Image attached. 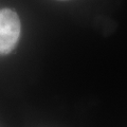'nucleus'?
<instances>
[{"label": "nucleus", "mask_w": 127, "mask_h": 127, "mask_svg": "<svg viewBox=\"0 0 127 127\" xmlns=\"http://www.w3.org/2000/svg\"><path fill=\"white\" fill-rule=\"evenodd\" d=\"M21 25L18 15L11 9L0 10V54L14 50L20 36Z\"/></svg>", "instance_id": "f257e3e1"}]
</instances>
